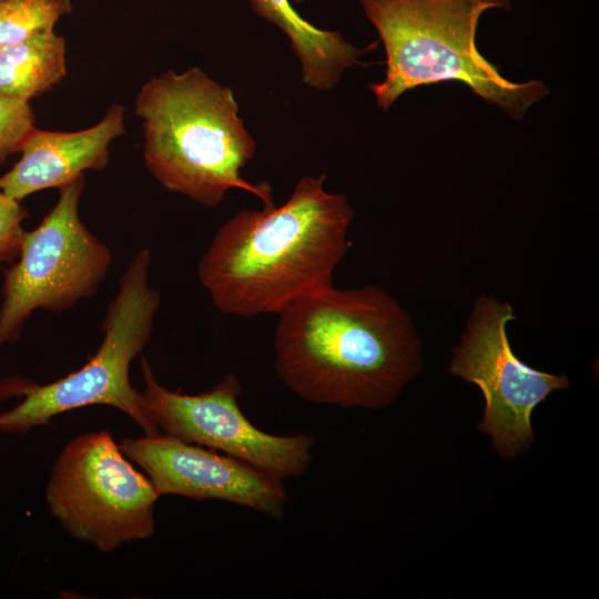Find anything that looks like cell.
Instances as JSON below:
<instances>
[{"label":"cell","mask_w":599,"mask_h":599,"mask_svg":"<svg viewBox=\"0 0 599 599\" xmlns=\"http://www.w3.org/2000/svg\"><path fill=\"white\" fill-rule=\"evenodd\" d=\"M325 175H305L281 206L242 209L220 226L197 264L217 311L252 318L333 284L348 248L354 210Z\"/></svg>","instance_id":"2"},{"label":"cell","mask_w":599,"mask_h":599,"mask_svg":"<svg viewBox=\"0 0 599 599\" xmlns=\"http://www.w3.org/2000/svg\"><path fill=\"white\" fill-rule=\"evenodd\" d=\"M151 251L141 248L119 280L102 322L103 339L95 354L78 370L44 385L7 383L0 394L23 395L14 407L0 413V430L24 434L48 425L64 412L90 406H112L131 417L145 435L158 434L142 393L130 382V365L151 338L161 304L149 284Z\"/></svg>","instance_id":"5"},{"label":"cell","mask_w":599,"mask_h":599,"mask_svg":"<svg viewBox=\"0 0 599 599\" xmlns=\"http://www.w3.org/2000/svg\"><path fill=\"white\" fill-rule=\"evenodd\" d=\"M515 319L508 302L479 296L448 367L451 375L481 390L485 410L478 428L491 437L504 458L516 457L534 441L531 414L536 406L570 386L565 375L535 369L515 355L507 335V325Z\"/></svg>","instance_id":"8"},{"label":"cell","mask_w":599,"mask_h":599,"mask_svg":"<svg viewBox=\"0 0 599 599\" xmlns=\"http://www.w3.org/2000/svg\"><path fill=\"white\" fill-rule=\"evenodd\" d=\"M134 111L142 121L145 166L165 190L211 209L233 189L275 205L267 182L242 176L256 142L230 87L197 67L167 70L143 84Z\"/></svg>","instance_id":"3"},{"label":"cell","mask_w":599,"mask_h":599,"mask_svg":"<svg viewBox=\"0 0 599 599\" xmlns=\"http://www.w3.org/2000/svg\"><path fill=\"white\" fill-rule=\"evenodd\" d=\"M386 54L385 78L370 84L387 111L405 92L447 81L467 85L487 103L520 120L549 94L538 80L512 82L476 45L480 17L510 0H358Z\"/></svg>","instance_id":"4"},{"label":"cell","mask_w":599,"mask_h":599,"mask_svg":"<svg viewBox=\"0 0 599 599\" xmlns=\"http://www.w3.org/2000/svg\"><path fill=\"white\" fill-rule=\"evenodd\" d=\"M160 497L106 430L69 441L45 489L48 507L68 534L101 552L152 536Z\"/></svg>","instance_id":"6"},{"label":"cell","mask_w":599,"mask_h":599,"mask_svg":"<svg viewBox=\"0 0 599 599\" xmlns=\"http://www.w3.org/2000/svg\"><path fill=\"white\" fill-rule=\"evenodd\" d=\"M255 14L287 37L302 69L303 82L317 91L333 89L344 72L361 64L364 53L337 31L316 28L291 0H248Z\"/></svg>","instance_id":"12"},{"label":"cell","mask_w":599,"mask_h":599,"mask_svg":"<svg viewBox=\"0 0 599 599\" xmlns=\"http://www.w3.org/2000/svg\"><path fill=\"white\" fill-rule=\"evenodd\" d=\"M124 108L113 104L93 126L75 132L34 129L21 158L0 176V192L21 201L38 191L61 187L88 170L102 171L112 141L124 134Z\"/></svg>","instance_id":"11"},{"label":"cell","mask_w":599,"mask_h":599,"mask_svg":"<svg viewBox=\"0 0 599 599\" xmlns=\"http://www.w3.org/2000/svg\"><path fill=\"white\" fill-rule=\"evenodd\" d=\"M307 0H291L293 4H303Z\"/></svg>","instance_id":"17"},{"label":"cell","mask_w":599,"mask_h":599,"mask_svg":"<svg viewBox=\"0 0 599 599\" xmlns=\"http://www.w3.org/2000/svg\"><path fill=\"white\" fill-rule=\"evenodd\" d=\"M27 215L19 201L0 192V263L17 260L26 233L22 222Z\"/></svg>","instance_id":"16"},{"label":"cell","mask_w":599,"mask_h":599,"mask_svg":"<svg viewBox=\"0 0 599 599\" xmlns=\"http://www.w3.org/2000/svg\"><path fill=\"white\" fill-rule=\"evenodd\" d=\"M34 122L29 101L0 93V162L21 151L35 129Z\"/></svg>","instance_id":"15"},{"label":"cell","mask_w":599,"mask_h":599,"mask_svg":"<svg viewBox=\"0 0 599 599\" xmlns=\"http://www.w3.org/2000/svg\"><path fill=\"white\" fill-rule=\"evenodd\" d=\"M84 175L59 187L57 203L26 232L18 261L4 271L0 306V348L19 339L35 309L63 312L94 295L113 255L81 221Z\"/></svg>","instance_id":"7"},{"label":"cell","mask_w":599,"mask_h":599,"mask_svg":"<svg viewBox=\"0 0 599 599\" xmlns=\"http://www.w3.org/2000/svg\"><path fill=\"white\" fill-rule=\"evenodd\" d=\"M119 446L144 470L160 496L216 499L273 518L284 515L283 480L236 458L160 433L126 438Z\"/></svg>","instance_id":"10"},{"label":"cell","mask_w":599,"mask_h":599,"mask_svg":"<svg viewBox=\"0 0 599 599\" xmlns=\"http://www.w3.org/2000/svg\"><path fill=\"white\" fill-rule=\"evenodd\" d=\"M71 11V0H0V47L53 30Z\"/></svg>","instance_id":"14"},{"label":"cell","mask_w":599,"mask_h":599,"mask_svg":"<svg viewBox=\"0 0 599 599\" xmlns=\"http://www.w3.org/2000/svg\"><path fill=\"white\" fill-rule=\"evenodd\" d=\"M276 315V375L306 402L382 409L423 368V344L410 314L377 285L328 284Z\"/></svg>","instance_id":"1"},{"label":"cell","mask_w":599,"mask_h":599,"mask_svg":"<svg viewBox=\"0 0 599 599\" xmlns=\"http://www.w3.org/2000/svg\"><path fill=\"white\" fill-rule=\"evenodd\" d=\"M141 369L144 403L164 434L214 449L281 480L306 473L313 438L273 435L252 424L238 404L242 386L236 375L229 373L210 390L189 395L162 386L144 356Z\"/></svg>","instance_id":"9"},{"label":"cell","mask_w":599,"mask_h":599,"mask_svg":"<svg viewBox=\"0 0 599 599\" xmlns=\"http://www.w3.org/2000/svg\"><path fill=\"white\" fill-rule=\"evenodd\" d=\"M65 40L53 30L0 47V93L30 101L67 74Z\"/></svg>","instance_id":"13"}]
</instances>
